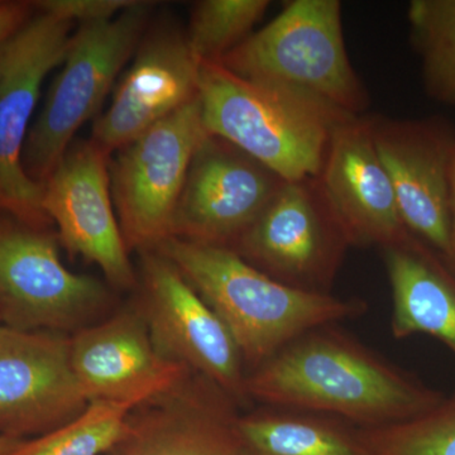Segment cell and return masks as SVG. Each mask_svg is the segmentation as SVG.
<instances>
[{
	"instance_id": "obj_24",
	"label": "cell",
	"mask_w": 455,
	"mask_h": 455,
	"mask_svg": "<svg viewBox=\"0 0 455 455\" xmlns=\"http://www.w3.org/2000/svg\"><path fill=\"white\" fill-rule=\"evenodd\" d=\"M362 433L370 455H455V396L400 423Z\"/></svg>"
},
{
	"instance_id": "obj_8",
	"label": "cell",
	"mask_w": 455,
	"mask_h": 455,
	"mask_svg": "<svg viewBox=\"0 0 455 455\" xmlns=\"http://www.w3.org/2000/svg\"><path fill=\"white\" fill-rule=\"evenodd\" d=\"M349 247L319 179L314 178L284 181L232 250L278 283L331 293Z\"/></svg>"
},
{
	"instance_id": "obj_3",
	"label": "cell",
	"mask_w": 455,
	"mask_h": 455,
	"mask_svg": "<svg viewBox=\"0 0 455 455\" xmlns=\"http://www.w3.org/2000/svg\"><path fill=\"white\" fill-rule=\"evenodd\" d=\"M199 100L209 134L238 147L284 181L319 178L335 128L357 116L250 82L220 62H202Z\"/></svg>"
},
{
	"instance_id": "obj_25",
	"label": "cell",
	"mask_w": 455,
	"mask_h": 455,
	"mask_svg": "<svg viewBox=\"0 0 455 455\" xmlns=\"http://www.w3.org/2000/svg\"><path fill=\"white\" fill-rule=\"evenodd\" d=\"M136 0H41L35 7L44 13L80 25L106 22L131 7Z\"/></svg>"
},
{
	"instance_id": "obj_14",
	"label": "cell",
	"mask_w": 455,
	"mask_h": 455,
	"mask_svg": "<svg viewBox=\"0 0 455 455\" xmlns=\"http://www.w3.org/2000/svg\"><path fill=\"white\" fill-rule=\"evenodd\" d=\"M239 405L202 374H187L134 407L104 455H257L239 427Z\"/></svg>"
},
{
	"instance_id": "obj_11",
	"label": "cell",
	"mask_w": 455,
	"mask_h": 455,
	"mask_svg": "<svg viewBox=\"0 0 455 455\" xmlns=\"http://www.w3.org/2000/svg\"><path fill=\"white\" fill-rule=\"evenodd\" d=\"M283 182L238 147L208 134L188 166L171 238L232 250Z\"/></svg>"
},
{
	"instance_id": "obj_15",
	"label": "cell",
	"mask_w": 455,
	"mask_h": 455,
	"mask_svg": "<svg viewBox=\"0 0 455 455\" xmlns=\"http://www.w3.org/2000/svg\"><path fill=\"white\" fill-rule=\"evenodd\" d=\"M110 156L94 140L68 147L44 185L42 206L62 245L95 263L118 289L137 284L110 191Z\"/></svg>"
},
{
	"instance_id": "obj_18",
	"label": "cell",
	"mask_w": 455,
	"mask_h": 455,
	"mask_svg": "<svg viewBox=\"0 0 455 455\" xmlns=\"http://www.w3.org/2000/svg\"><path fill=\"white\" fill-rule=\"evenodd\" d=\"M71 363L89 403L112 401L136 406L191 371L157 352L139 304L100 324L75 331Z\"/></svg>"
},
{
	"instance_id": "obj_7",
	"label": "cell",
	"mask_w": 455,
	"mask_h": 455,
	"mask_svg": "<svg viewBox=\"0 0 455 455\" xmlns=\"http://www.w3.org/2000/svg\"><path fill=\"white\" fill-rule=\"evenodd\" d=\"M71 27L40 12L0 46V211L40 229L51 220L42 206L44 187L23 169V148L42 83L64 62Z\"/></svg>"
},
{
	"instance_id": "obj_4",
	"label": "cell",
	"mask_w": 455,
	"mask_h": 455,
	"mask_svg": "<svg viewBox=\"0 0 455 455\" xmlns=\"http://www.w3.org/2000/svg\"><path fill=\"white\" fill-rule=\"evenodd\" d=\"M250 82L290 90L349 116L370 106L350 64L339 0H295L220 60Z\"/></svg>"
},
{
	"instance_id": "obj_21",
	"label": "cell",
	"mask_w": 455,
	"mask_h": 455,
	"mask_svg": "<svg viewBox=\"0 0 455 455\" xmlns=\"http://www.w3.org/2000/svg\"><path fill=\"white\" fill-rule=\"evenodd\" d=\"M407 18L427 94L455 106V0H412Z\"/></svg>"
},
{
	"instance_id": "obj_16",
	"label": "cell",
	"mask_w": 455,
	"mask_h": 455,
	"mask_svg": "<svg viewBox=\"0 0 455 455\" xmlns=\"http://www.w3.org/2000/svg\"><path fill=\"white\" fill-rule=\"evenodd\" d=\"M317 179L350 247L383 250L412 236L366 116H350L337 125Z\"/></svg>"
},
{
	"instance_id": "obj_26",
	"label": "cell",
	"mask_w": 455,
	"mask_h": 455,
	"mask_svg": "<svg viewBox=\"0 0 455 455\" xmlns=\"http://www.w3.org/2000/svg\"><path fill=\"white\" fill-rule=\"evenodd\" d=\"M29 8L26 3H0V46L31 18Z\"/></svg>"
},
{
	"instance_id": "obj_2",
	"label": "cell",
	"mask_w": 455,
	"mask_h": 455,
	"mask_svg": "<svg viewBox=\"0 0 455 455\" xmlns=\"http://www.w3.org/2000/svg\"><path fill=\"white\" fill-rule=\"evenodd\" d=\"M208 302L235 338L248 373L317 326L357 319L366 300L287 286L230 248L167 239L157 248Z\"/></svg>"
},
{
	"instance_id": "obj_27",
	"label": "cell",
	"mask_w": 455,
	"mask_h": 455,
	"mask_svg": "<svg viewBox=\"0 0 455 455\" xmlns=\"http://www.w3.org/2000/svg\"><path fill=\"white\" fill-rule=\"evenodd\" d=\"M443 262L455 276V160L451 172V233H449V247L447 253L442 257Z\"/></svg>"
},
{
	"instance_id": "obj_1",
	"label": "cell",
	"mask_w": 455,
	"mask_h": 455,
	"mask_svg": "<svg viewBox=\"0 0 455 455\" xmlns=\"http://www.w3.org/2000/svg\"><path fill=\"white\" fill-rule=\"evenodd\" d=\"M245 396L361 429L400 423L444 398L335 324L301 334L248 373Z\"/></svg>"
},
{
	"instance_id": "obj_6",
	"label": "cell",
	"mask_w": 455,
	"mask_h": 455,
	"mask_svg": "<svg viewBox=\"0 0 455 455\" xmlns=\"http://www.w3.org/2000/svg\"><path fill=\"white\" fill-rule=\"evenodd\" d=\"M208 134L196 98L114 152L110 191L128 251H155L172 236L188 166Z\"/></svg>"
},
{
	"instance_id": "obj_9",
	"label": "cell",
	"mask_w": 455,
	"mask_h": 455,
	"mask_svg": "<svg viewBox=\"0 0 455 455\" xmlns=\"http://www.w3.org/2000/svg\"><path fill=\"white\" fill-rule=\"evenodd\" d=\"M109 301L100 281L61 263L47 229L0 220V316L18 331L68 333L88 326Z\"/></svg>"
},
{
	"instance_id": "obj_5",
	"label": "cell",
	"mask_w": 455,
	"mask_h": 455,
	"mask_svg": "<svg viewBox=\"0 0 455 455\" xmlns=\"http://www.w3.org/2000/svg\"><path fill=\"white\" fill-rule=\"evenodd\" d=\"M154 3L136 0L106 22L80 25L71 36L60 74L27 136L22 164L44 187L76 132L94 118L123 66L145 35Z\"/></svg>"
},
{
	"instance_id": "obj_12",
	"label": "cell",
	"mask_w": 455,
	"mask_h": 455,
	"mask_svg": "<svg viewBox=\"0 0 455 455\" xmlns=\"http://www.w3.org/2000/svg\"><path fill=\"white\" fill-rule=\"evenodd\" d=\"M367 119L406 229L442 259L451 233L453 130L436 118L403 121L368 116Z\"/></svg>"
},
{
	"instance_id": "obj_22",
	"label": "cell",
	"mask_w": 455,
	"mask_h": 455,
	"mask_svg": "<svg viewBox=\"0 0 455 455\" xmlns=\"http://www.w3.org/2000/svg\"><path fill=\"white\" fill-rule=\"evenodd\" d=\"M132 403L92 401L70 423L25 439L8 455H104L123 435Z\"/></svg>"
},
{
	"instance_id": "obj_10",
	"label": "cell",
	"mask_w": 455,
	"mask_h": 455,
	"mask_svg": "<svg viewBox=\"0 0 455 455\" xmlns=\"http://www.w3.org/2000/svg\"><path fill=\"white\" fill-rule=\"evenodd\" d=\"M140 276L139 305L157 352L202 374L239 406L248 401L243 359L220 315L158 251L142 253Z\"/></svg>"
},
{
	"instance_id": "obj_20",
	"label": "cell",
	"mask_w": 455,
	"mask_h": 455,
	"mask_svg": "<svg viewBox=\"0 0 455 455\" xmlns=\"http://www.w3.org/2000/svg\"><path fill=\"white\" fill-rule=\"evenodd\" d=\"M239 427L257 455H370L361 427L320 412L260 405Z\"/></svg>"
},
{
	"instance_id": "obj_13",
	"label": "cell",
	"mask_w": 455,
	"mask_h": 455,
	"mask_svg": "<svg viewBox=\"0 0 455 455\" xmlns=\"http://www.w3.org/2000/svg\"><path fill=\"white\" fill-rule=\"evenodd\" d=\"M89 403L75 376L68 333L0 325V435H44Z\"/></svg>"
},
{
	"instance_id": "obj_17",
	"label": "cell",
	"mask_w": 455,
	"mask_h": 455,
	"mask_svg": "<svg viewBox=\"0 0 455 455\" xmlns=\"http://www.w3.org/2000/svg\"><path fill=\"white\" fill-rule=\"evenodd\" d=\"M202 62L175 29H158L140 41L112 104L98 116L92 140L113 155L180 108L199 98Z\"/></svg>"
},
{
	"instance_id": "obj_28",
	"label": "cell",
	"mask_w": 455,
	"mask_h": 455,
	"mask_svg": "<svg viewBox=\"0 0 455 455\" xmlns=\"http://www.w3.org/2000/svg\"><path fill=\"white\" fill-rule=\"evenodd\" d=\"M25 439L13 438V436L0 435V455H8Z\"/></svg>"
},
{
	"instance_id": "obj_23",
	"label": "cell",
	"mask_w": 455,
	"mask_h": 455,
	"mask_svg": "<svg viewBox=\"0 0 455 455\" xmlns=\"http://www.w3.org/2000/svg\"><path fill=\"white\" fill-rule=\"evenodd\" d=\"M269 0H203L191 12L185 37L200 62H220L247 40Z\"/></svg>"
},
{
	"instance_id": "obj_19",
	"label": "cell",
	"mask_w": 455,
	"mask_h": 455,
	"mask_svg": "<svg viewBox=\"0 0 455 455\" xmlns=\"http://www.w3.org/2000/svg\"><path fill=\"white\" fill-rule=\"evenodd\" d=\"M381 251L391 287L394 338L431 335L455 355L454 275L415 236Z\"/></svg>"
},
{
	"instance_id": "obj_29",
	"label": "cell",
	"mask_w": 455,
	"mask_h": 455,
	"mask_svg": "<svg viewBox=\"0 0 455 455\" xmlns=\"http://www.w3.org/2000/svg\"><path fill=\"white\" fill-rule=\"evenodd\" d=\"M0 325H2V316H0Z\"/></svg>"
}]
</instances>
